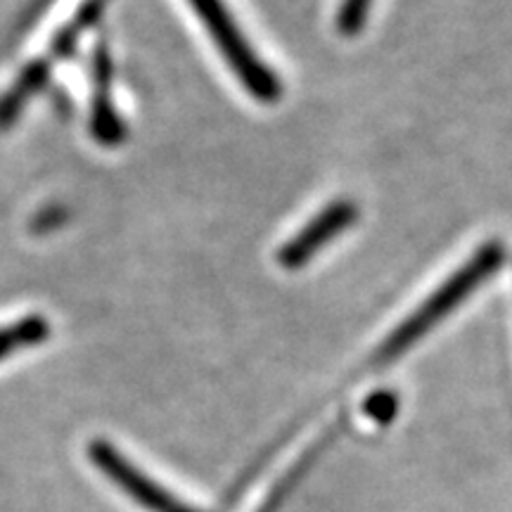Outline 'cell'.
<instances>
[{"mask_svg": "<svg viewBox=\"0 0 512 512\" xmlns=\"http://www.w3.org/2000/svg\"><path fill=\"white\" fill-rule=\"evenodd\" d=\"M505 249L501 242H486L472 259L465 261V266L458 273H453L437 292L420 306L418 311L411 313L403 323L396 328L392 335L387 337V342L380 349V361L389 363L396 356H401L403 351H408L422 335H427L441 318L448 316L463 299L470 297L479 285L489 278L491 273H496L503 266Z\"/></svg>", "mask_w": 512, "mask_h": 512, "instance_id": "cell-1", "label": "cell"}, {"mask_svg": "<svg viewBox=\"0 0 512 512\" xmlns=\"http://www.w3.org/2000/svg\"><path fill=\"white\" fill-rule=\"evenodd\" d=\"M197 17L202 19L204 27L209 29L211 38L219 46V50L226 57V62L233 67V72L242 81V86L261 102H275L283 93L280 81L275 74L266 67L264 62L256 57L247 38L235 24L233 15H230L223 0H188Z\"/></svg>", "mask_w": 512, "mask_h": 512, "instance_id": "cell-2", "label": "cell"}, {"mask_svg": "<svg viewBox=\"0 0 512 512\" xmlns=\"http://www.w3.org/2000/svg\"><path fill=\"white\" fill-rule=\"evenodd\" d=\"M88 458H91V463L98 467L102 475L117 484L131 501H136L147 512H202L178 501L171 491H166L162 484L147 477L140 467L133 465L110 441H91L88 444Z\"/></svg>", "mask_w": 512, "mask_h": 512, "instance_id": "cell-3", "label": "cell"}, {"mask_svg": "<svg viewBox=\"0 0 512 512\" xmlns=\"http://www.w3.org/2000/svg\"><path fill=\"white\" fill-rule=\"evenodd\" d=\"M358 209L354 202L339 200L332 202L330 207H325L316 219L306 223V226L299 230L294 238L283 245L278 252V261L283 268H290V271H297L302 268L311 256H316L320 249L328 245L330 240H335L337 235H342L351 223L356 221Z\"/></svg>", "mask_w": 512, "mask_h": 512, "instance_id": "cell-4", "label": "cell"}, {"mask_svg": "<svg viewBox=\"0 0 512 512\" xmlns=\"http://www.w3.org/2000/svg\"><path fill=\"white\" fill-rule=\"evenodd\" d=\"M95 76V95H93V114L91 131L93 138L102 145H119L126 136L124 121L119 119L117 107L112 102V62L105 50H98L93 62Z\"/></svg>", "mask_w": 512, "mask_h": 512, "instance_id": "cell-5", "label": "cell"}, {"mask_svg": "<svg viewBox=\"0 0 512 512\" xmlns=\"http://www.w3.org/2000/svg\"><path fill=\"white\" fill-rule=\"evenodd\" d=\"M50 64L46 57L41 60H34L31 64L24 67V72L19 74V79L12 83L8 88V93L0 98V128L10 126L12 121L17 119V114L22 112V107L34 98V95L46 86L48 76H50Z\"/></svg>", "mask_w": 512, "mask_h": 512, "instance_id": "cell-6", "label": "cell"}, {"mask_svg": "<svg viewBox=\"0 0 512 512\" xmlns=\"http://www.w3.org/2000/svg\"><path fill=\"white\" fill-rule=\"evenodd\" d=\"M50 337V323L48 318L31 313L15 320V323L0 328V361L8 358L17 351L34 349L38 344H43Z\"/></svg>", "mask_w": 512, "mask_h": 512, "instance_id": "cell-7", "label": "cell"}, {"mask_svg": "<svg viewBox=\"0 0 512 512\" xmlns=\"http://www.w3.org/2000/svg\"><path fill=\"white\" fill-rule=\"evenodd\" d=\"M102 5H105V0H88V3L79 10V15H76L72 22H69L67 27L60 31V36L55 38L53 46H50V53L46 55V60L50 64H53L55 60H62V57H67L69 53H72L76 43H79L83 31H86L95 22V19H98Z\"/></svg>", "mask_w": 512, "mask_h": 512, "instance_id": "cell-8", "label": "cell"}, {"mask_svg": "<svg viewBox=\"0 0 512 512\" xmlns=\"http://www.w3.org/2000/svg\"><path fill=\"white\" fill-rule=\"evenodd\" d=\"M370 5H373V0H344L342 8L337 12V29L344 36L358 34L363 24H366Z\"/></svg>", "mask_w": 512, "mask_h": 512, "instance_id": "cell-9", "label": "cell"}, {"mask_svg": "<svg viewBox=\"0 0 512 512\" xmlns=\"http://www.w3.org/2000/svg\"><path fill=\"white\" fill-rule=\"evenodd\" d=\"M396 406H399V403H396L394 394H375L373 399L368 401L366 411H368V415L373 420L387 422L396 413Z\"/></svg>", "mask_w": 512, "mask_h": 512, "instance_id": "cell-10", "label": "cell"}]
</instances>
